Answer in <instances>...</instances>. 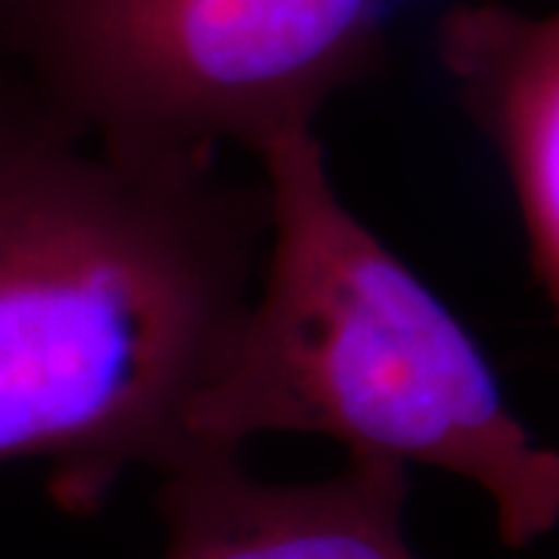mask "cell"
Listing matches in <instances>:
<instances>
[{"label": "cell", "mask_w": 559, "mask_h": 559, "mask_svg": "<svg viewBox=\"0 0 559 559\" xmlns=\"http://www.w3.org/2000/svg\"><path fill=\"white\" fill-rule=\"evenodd\" d=\"M392 0H32L13 72L106 156L150 168L259 153L385 57Z\"/></svg>", "instance_id": "obj_3"}, {"label": "cell", "mask_w": 559, "mask_h": 559, "mask_svg": "<svg viewBox=\"0 0 559 559\" xmlns=\"http://www.w3.org/2000/svg\"><path fill=\"white\" fill-rule=\"evenodd\" d=\"M162 559H423L407 538L411 469L348 457L314 481H264L202 451L159 476Z\"/></svg>", "instance_id": "obj_4"}, {"label": "cell", "mask_w": 559, "mask_h": 559, "mask_svg": "<svg viewBox=\"0 0 559 559\" xmlns=\"http://www.w3.org/2000/svg\"><path fill=\"white\" fill-rule=\"evenodd\" d=\"M264 187L112 159L0 75V463L97 513L197 451L190 411L259 283Z\"/></svg>", "instance_id": "obj_1"}, {"label": "cell", "mask_w": 559, "mask_h": 559, "mask_svg": "<svg viewBox=\"0 0 559 559\" xmlns=\"http://www.w3.org/2000/svg\"><path fill=\"white\" fill-rule=\"evenodd\" d=\"M436 57L507 171L559 333V10L460 0L436 25Z\"/></svg>", "instance_id": "obj_5"}, {"label": "cell", "mask_w": 559, "mask_h": 559, "mask_svg": "<svg viewBox=\"0 0 559 559\" xmlns=\"http://www.w3.org/2000/svg\"><path fill=\"white\" fill-rule=\"evenodd\" d=\"M255 159L267 242L255 293L190 411L197 451L296 432L348 457L429 466L491 500L522 550L559 528V451L525 426L432 286L342 200L318 131Z\"/></svg>", "instance_id": "obj_2"}, {"label": "cell", "mask_w": 559, "mask_h": 559, "mask_svg": "<svg viewBox=\"0 0 559 559\" xmlns=\"http://www.w3.org/2000/svg\"><path fill=\"white\" fill-rule=\"evenodd\" d=\"M32 0H0V75L13 72V53L16 38L25 16H28Z\"/></svg>", "instance_id": "obj_6"}]
</instances>
